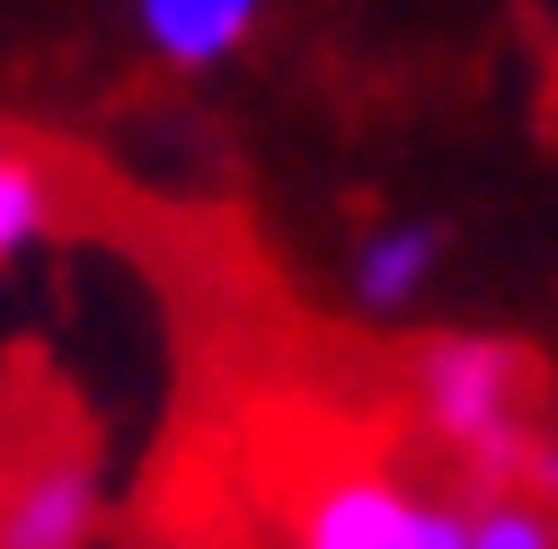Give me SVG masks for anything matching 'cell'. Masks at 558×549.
Returning <instances> with one entry per match:
<instances>
[{
	"mask_svg": "<svg viewBox=\"0 0 558 549\" xmlns=\"http://www.w3.org/2000/svg\"><path fill=\"white\" fill-rule=\"evenodd\" d=\"M416 426H426L478 488H532L541 461V373L506 337H444L416 355Z\"/></svg>",
	"mask_w": 558,
	"mask_h": 549,
	"instance_id": "1",
	"label": "cell"
},
{
	"mask_svg": "<svg viewBox=\"0 0 558 549\" xmlns=\"http://www.w3.org/2000/svg\"><path fill=\"white\" fill-rule=\"evenodd\" d=\"M293 549H470V523L390 461H328L293 488Z\"/></svg>",
	"mask_w": 558,
	"mask_h": 549,
	"instance_id": "2",
	"label": "cell"
},
{
	"mask_svg": "<svg viewBox=\"0 0 558 549\" xmlns=\"http://www.w3.org/2000/svg\"><path fill=\"white\" fill-rule=\"evenodd\" d=\"M98 540V469L81 452H45L0 488V549H89Z\"/></svg>",
	"mask_w": 558,
	"mask_h": 549,
	"instance_id": "3",
	"label": "cell"
},
{
	"mask_svg": "<svg viewBox=\"0 0 558 549\" xmlns=\"http://www.w3.org/2000/svg\"><path fill=\"white\" fill-rule=\"evenodd\" d=\"M266 19V0H133V27H143V45L160 62H178V72H214V62H231Z\"/></svg>",
	"mask_w": 558,
	"mask_h": 549,
	"instance_id": "4",
	"label": "cell"
},
{
	"mask_svg": "<svg viewBox=\"0 0 558 549\" xmlns=\"http://www.w3.org/2000/svg\"><path fill=\"white\" fill-rule=\"evenodd\" d=\"M435 266H444V231L435 222H381L355 248V302L364 310H408L435 284Z\"/></svg>",
	"mask_w": 558,
	"mask_h": 549,
	"instance_id": "5",
	"label": "cell"
},
{
	"mask_svg": "<svg viewBox=\"0 0 558 549\" xmlns=\"http://www.w3.org/2000/svg\"><path fill=\"white\" fill-rule=\"evenodd\" d=\"M461 523H470V549H558V514L532 488H487L478 505H461Z\"/></svg>",
	"mask_w": 558,
	"mask_h": 549,
	"instance_id": "6",
	"label": "cell"
},
{
	"mask_svg": "<svg viewBox=\"0 0 558 549\" xmlns=\"http://www.w3.org/2000/svg\"><path fill=\"white\" fill-rule=\"evenodd\" d=\"M532 488H541V497H558V426L541 435V461H532Z\"/></svg>",
	"mask_w": 558,
	"mask_h": 549,
	"instance_id": "7",
	"label": "cell"
},
{
	"mask_svg": "<svg viewBox=\"0 0 558 549\" xmlns=\"http://www.w3.org/2000/svg\"><path fill=\"white\" fill-rule=\"evenodd\" d=\"M10 151H19V143H10V133H0V160H10Z\"/></svg>",
	"mask_w": 558,
	"mask_h": 549,
	"instance_id": "8",
	"label": "cell"
}]
</instances>
